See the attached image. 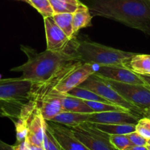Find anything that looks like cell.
Here are the masks:
<instances>
[{"label":"cell","mask_w":150,"mask_h":150,"mask_svg":"<svg viewBox=\"0 0 150 150\" xmlns=\"http://www.w3.org/2000/svg\"><path fill=\"white\" fill-rule=\"evenodd\" d=\"M92 16H101L150 35V0H82Z\"/></svg>","instance_id":"obj_1"},{"label":"cell","mask_w":150,"mask_h":150,"mask_svg":"<svg viewBox=\"0 0 150 150\" xmlns=\"http://www.w3.org/2000/svg\"><path fill=\"white\" fill-rule=\"evenodd\" d=\"M21 49L27 57V61L22 65L13 67L10 70L21 72L22 73L21 77L33 83L48 80L68 63L81 60L75 50L74 40L69 48L61 51L46 49L43 52L38 53L33 48L23 45H21Z\"/></svg>","instance_id":"obj_2"},{"label":"cell","mask_w":150,"mask_h":150,"mask_svg":"<svg viewBox=\"0 0 150 150\" xmlns=\"http://www.w3.org/2000/svg\"><path fill=\"white\" fill-rule=\"evenodd\" d=\"M75 50L83 63L98 66L115 65L130 68V63L136 53L124 51L89 40L74 39Z\"/></svg>","instance_id":"obj_3"},{"label":"cell","mask_w":150,"mask_h":150,"mask_svg":"<svg viewBox=\"0 0 150 150\" xmlns=\"http://www.w3.org/2000/svg\"><path fill=\"white\" fill-rule=\"evenodd\" d=\"M79 86L95 92L111 103L122 107V108L128 110L133 114L139 116L142 118L144 117V114L142 110L126 100L115 89H113L111 86L105 83L103 79L95 76V75H91Z\"/></svg>","instance_id":"obj_4"},{"label":"cell","mask_w":150,"mask_h":150,"mask_svg":"<svg viewBox=\"0 0 150 150\" xmlns=\"http://www.w3.org/2000/svg\"><path fill=\"white\" fill-rule=\"evenodd\" d=\"M78 140L90 150H117L110 142V135L86 122L74 127H69Z\"/></svg>","instance_id":"obj_5"},{"label":"cell","mask_w":150,"mask_h":150,"mask_svg":"<svg viewBox=\"0 0 150 150\" xmlns=\"http://www.w3.org/2000/svg\"><path fill=\"white\" fill-rule=\"evenodd\" d=\"M81 60L71 62L64 66L56 75L42 82H32L30 90V101L36 110H39L41 103L56 86L73 70L83 64Z\"/></svg>","instance_id":"obj_6"},{"label":"cell","mask_w":150,"mask_h":150,"mask_svg":"<svg viewBox=\"0 0 150 150\" xmlns=\"http://www.w3.org/2000/svg\"><path fill=\"white\" fill-rule=\"evenodd\" d=\"M103 79L126 100L142 110L144 114L146 110L150 108V87L147 85L130 84Z\"/></svg>","instance_id":"obj_7"},{"label":"cell","mask_w":150,"mask_h":150,"mask_svg":"<svg viewBox=\"0 0 150 150\" xmlns=\"http://www.w3.org/2000/svg\"><path fill=\"white\" fill-rule=\"evenodd\" d=\"M32 82L21 77L0 81V101L29 99Z\"/></svg>","instance_id":"obj_8"},{"label":"cell","mask_w":150,"mask_h":150,"mask_svg":"<svg viewBox=\"0 0 150 150\" xmlns=\"http://www.w3.org/2000/svg\"><path fill=\"white\" fill-rule=\"evenodd\" d=\"M94 75L102 79L121 83L146 86L141 76L128 67L115 65L98 66V69Z\"/></svg>","instance_id":"obj_9"},{"label":"cell","mask_w":150,"mask_h":150,"mask_svg":"<svg viewBox=\"0 0 150 150\" xmlns=\"http://www.w3.org/2000/svg\"><path fill=\"white\" fill-rule=\"evenodd\" d=\"M46 121V127L63 150H90L76 139L69 127L51 121Z\"/></svg>","instance_id":"obj_10"},{"label":"cell","mask_w":150,"mask_h":150,"mask_svg":"<svg viewBox=\"0 0 150 150\" xmlns=\"http://www.w3.org/2000/svg\"><path fill=\"white\" fill-rule=\"evenodd\" d=\"M47 50L61 51L69 48L71 44L70 39L65 32L56 23L52 17L44 18Z\"/></svg>","instance_id":"obj_11"},{"label":"cell","mask_w":150,"mask_h":150,"mask_svg":"<svg viewBox=\"0 0 150 150\" xmlns=\"http://www.w3.org/2000/svg\"><path fill=\"white\" fill-rule=\"evenodd\" d=\"M142 119L130 111H107L92 113L87 122L91 123L119 125H137Z\"/></svg>","instance_id":"obj_12"},{"label":"cell","mask_w":150,"mask_h":150,"mask_svg":"<svg viewBox=\"0 0 150 150\" xmlns=\"http://www.w3.org/2000/svg\"><path fill=\"white\" fill-rule=\"evenodd\" d=\"M93 65L89 63H83L61 81L56 86L55 89L62 93H67L73 88L79 86L96 71Z\"/></svg>","instance_id":"obj_13"},{"label":"cell","mask_w":150,"mask_h":150,"mask_svg":"<svg viewBox=\"0 0 150 150\" xmlns=\"http://www.w3.org/2000/svg\"><path fill=\"white\" fill-rule=\"evenodd\" d=\"M45 122L40 110H37L29 121L28 133L25 140L26 144L44 148Z\"/></svg>","instance_id":"obj_14"},{"label":"cell","mask_w":150,"mask_h":150,"mask_svg":"<svg viewBox=\"0 0 150 150\" xmlns=\"http://www.w3.org/2000/svg\"><path fill=\"white\" fill-rule=\"evenodd\" d=\"M62 97L63 93L55 89L45 96L39 108L41 114L45 120H51L62 111Z\"/></svg>","instance_id":"obj_15"},{"label":"cell","mask_w":150,"mask_h":150,"mask_svg":"<svg viewBox=\"0 0 150 150\" xmlns=\"http://www.w3.org/2000/svg\"><path fill=\"white\" fill-rule=\"evenodd\" d=\"M90 115L91 114H85V113L62 111L55 117L48 121L54 122L63 125L67 127H74V126L79 125L81 123L87 122Z\"/></svg>","instance_id":"obj_16"},{"label":"cell","mask_w":150,"mask_h":150,"mask_svg":"<svg viewBox=\"0 0 150 150\" xmlns=\"http://www.w3.org/2000/svg\"><path fill=\"white\" fill-rule=\"evenodd\" d=\"M62 106V111L85 113V114L94 113L92 108L85 103L83 100L71 96L66 93H63Z\"/></svg>","instance_id":"obj_17"},{"label":"cell","mask_w":150,"mask_h":150,"mask_svg":"<svg viewBox=\"0 0 150 150\" xmlns=\"http://www.w3.org/2000/svg\"><path fill=\"white\" fill-rule=\"evenodd\" d=\"M92 17L93 16L91 14L87 6L81 3L77 10L73 13V26L75 35L81 29L92 26Z\"/></svg>","instance_id":"obj_18"},{"label":"cell","mask_w":150,"mask_h":150,"mask_svg":"<svg viewBox=\"0 0 150 150\" xmlns=\"http://www.w3.org/2000/svg\"><path fill=\"white\" fill-rule=\"evenodd\" d=\"M96 128L108 135H127L136 130V125L92 123Z\"/></svg>","instance_id":"obj_19"},{"label":"cell","mask_w":150,"mask_h":150,"mask_svg":"<svg viewBox=\"0 0 150 150\" xmlns=\"http://www.w3.org/2000/svg\"><path fill=\"white\" fill-rule=\"evenodd\" d=\"M130 69L139 75H150V55L136 54L132 58Z\"/></svg>","instance_id":"obj_20"},{"label":"cell","mask_w":150,"mask_h":150,"mask_svg":"<svg viewBox=\"0 0 150 150\" xmlns=\"http://www.w3.org/2000/svg\"><path fill=\"white\" fill-rule=\"evenodd\" d=\"M54 21L65 32L66 35L70 38H75V33L73 26V13H57L52 16Z\"/></svg>","instance_id":"obj_21"},{"label":"cell","mask_w":150,"mask_h":150,"mask_svg":"<svg viewBox=\"0 0 150 150\" xmlns=\"http://www.w3.org/2000/svg\"><path fill=\"white\" fill-rule=\"evenodd\" d=\"M67 95H71V96L76 97V98H80V99L83 100H89V101H98V102H103L105 103L113 104L103 98V97L100 96L99 95L96 94L95 92L89 90V89H85V88L81 87V86H77V87L73 88L70 91H69Z\"/></svg>","instance_id":"obj_22"},{"label":"cell","mask_w":150,"mask_h":150,"mask_svg":"<svg viewBox=\"0 0 150 150\" xmlns=\"http://www.w3.org/2000/svg\"><path fill=\"white\" fill-rule=\"evenodd\" d=\"M84 101L92 108L94 113L107 112V111H129L128 110L114 104L105 103L98 102V101Z\"/></svg>","instance_id":"obj_23"},{"label":"cell","mask_w":150,"mask_h":150,"mask_svg":"<svg viewBox=\"0 0 150 150\" xmlns=\"http://www.w3.org/2000/svg\"><path fill=\"white\" fill-rule=\"evenodd\" d=\"M29 4L36 9L43 18L52 17L55 14L49 0H29Z\"/></svg>","instance_id":"obj_24"},{"label":"cell","mask_w":150,"mask_h":150,"mask_svg":"<svg viewBox=\"0 0 150 150\" xmlns=\"http://www.w3.org/2000/svg\"><path fill=\"white\" fill-rule=\"evenodd\" d=\"M54 13H74L80 4H73L62 0H49ZM82 3V2H81Z\"/></svg>","instance_id":"obj_25"},{"label":"cell","mask_w":150,"mask_h":150,"mask_svg":"<svg viewBox=\"0 0 150 150\" xmlns=\"http://www.w3.org/2000/svg\"><path fill=\"white\" fill-rule=\"evenodd\" d=\"M110 142L117 150H125L133 144L127 135H110Z\"/></svg>","instance_id":"obj_26"},{"label":"cell","mask_w":150,"mask_h":150,"mask_svg":"<svg viewBox=\"0 0 150 150\" xmlns=\"http://www.w3.org/2000/svg\"><path fill=\"white\" fill-rule=\"evenodd\" d=\"M28 124L29 122L23 120H18L14 122L16 132V143H21L26 140L28 133Z\"/></svg>","instance_id":"obj_27"},{"label":"cell","mask_w":150,"mask_h":150,"mask_svg":"<svg viewBox=\"0 0 150 150\" xmlns=\"http://www.w3.org/2000/svg\"><path fill=\"white\" fill-rule=\"evenodd\" d=\"M44 149L45 150H61L59 144L54 137L51 132L46 127V122H45V130L44 134L43 141Z\"/></svg>","instance_id":"obj_28"},{"label":"cell","mask_w":150,"mask_h":150,"mask_svg":"<svg viewBox=\"0 0 150 150\" xmlns=\"http://www.w3.org/2000/svg\"><path fill=\"white\" fill-rule=\"evenodd\" d=\"M127 136L130 139L133 145H136V146H146L147 144V139H146L143 136H141L136 131L129 133V134L127 135Z\"/></svg>","instance_id":"obj_29"},{"label":"cell","mask_w":150,"mask_h":150,"mask_svg":"<svg viewBox=\"0 0 150 150\" xmlns=\"http://www.w3.org/2000/svg\"><path fill=\"white\" fill-rule=\"evenodd\" d=\"M136 131L137 132V133H139L141 136H143L144 138L147 139V140L150 139V130L147 128V127H144V126L142 125L139 124V123H138V124L136 125Z\"/></svg>","instance_id":"obj_30"},{"label":"cell","mask_w":150,"mask_h":150,"mask_svg":"<svg viewBox=\"0 0 150 150\" xmlns=\"http://www.w3.org/2000/svg\"><path fill=\"white\" fill-rule=\"evenodd\" d=\"M139 124L142 125H144V127H147V128L150 130V119L144 117V118L141 119V120H139Z\"/></svg>","instance_id":"obj_31"},{"label":"cell","mask_w":150,"mask_h":150,"mask_svg":"<svg viewBox=\"0 0 150 150\" xmlns=\"http://www.w3.org/2000/svg\"><path fill=\"white\" fill-rule=\"evenodd\" d=\"M0 150H13V146L7 144L0 140Z\"/></svg>","instance_id":"obj_32"},{"label":"cell","mask_w":150,"mask_h":150,"mask_svg":"<svg viewBox=\"0 0 150 150\" xmlns=\"http://www.w3.org/2000/svg\"><path fill=\"white\" fill-rule=\"evenodd\" d=\"M125 150H148L146 146H136V145H132L128 146Z\"/></svg>","instance_id":"obj_33"},{"label":"cell","mask_w":150,"mask_h":150,"mask_svg":"<svg viewBox=\"0 0 150 150\" xmlns=\"http://www.w3.org/2000/svg\"><path fill=\"white\" fill-rule=\"evenodd\" d=\"M139 76L143 79L144 81L146 83V84L150 87V75H139Z\"/></svg>","instance_id":"obj_34"},{"label":"cell","mask_w":150,"mask_h":150,"mask_svg":"<svg viewBox=\"0 0 150 150\" xmlns=\"http://www.w3.org/2000/svg\"><path fill=\"white\" fill-rule=\"evenodd\" d=\"M26 146H27L28 150H45L43 147H40V146H35V145L32 144H26Z\"/></svg>","instance_id":"obj_35"},{"label":"cell","mask_w":150,"mask_h":150,"mask_svg":"<svg viewBox=\"0 0 150 150\" xmlns=\"http://www.w3.org/2000/svg\"><path fill=\"white\" fill-rule=\"evenodd\" d=\"M62 1H67V2L71 3V4H81V1L80 0H62Z\"/></svg>","instance_id":"obj_36"},{"label":"cell","mask_w":150,"mask_h":150,"mask_svg":"<svg viewBox=\"0 0 150 150\" xmlns=\"http://www.w3.org/2000/svg\"><path fill=\"white\" fill-rule=\"evenodd\" d=\"M144 117L145 118L150 119V108H149V109L146 110V111H145V112H144Z\"/></svg>","instance_id":"obj_37"},{"label":"cell","mask_w":150,"mask_h":150,"mask_svg":"<svg viewBox=\"0 0 150 150\" xmlns=\"http://www.w3.org/2000/svg\"><path fill=\"white\" fill-rule=\"evenodd\" d=\"M146 147H147L148 150H150V145H149V144H146Z\"/></svg>","instance_id":"obj_38"},{"label":"cell","mask_w":150,"mask_h":150,"mask_svg":"<svg viewBox=\"0 0 150 150\" xmlns=\"http://www.w3.org/2000/svg\"><path fill=\"white\" fill-rule=\"evenodd\" d=\"M147 144H148L150 145V139H149V140H147Z\"/></svg>","instance_id":"obj_39"},{"label":"cell","mask_w":150,"mask_h":150,"mask_svg":"<svg viewBox=\"0 0 150 150\" xmlns=\"http://www.w3.org/2000/svg\"><path fill=\"white\" fill-rule=\"evenodd\" d=\"M18 1H25V2H26V0H18Z\"/></svg>","instance_id":"obj_40"},{"label":"cell","mask_w":150,"mask_h":150,"mask_svg":"<svg viewBox=\"0 0 150 150\" xmlns=\"http://www.w3.org/2000/svg\"><path fill=\"white\" fill-rule=\"evenodd\" d=\"M26 3H28V4H29V0H26Z\"/></svg>","instance_id":"obj_41"},{"label":"cell","mask_w":150,"mask_h":150,"mask_svg":"<svg viewBox=\"0 0 150 150\" xmlns=\"http://www.w3.org/2000/svg\"><path fill=\"white\" fill-rule=\"evenodd\" d=\"M1 80V74H0V81Z\"/></svg>","instance_id":"obj_42"},{"label":"cell","mask_w":150,"mask_h":150,"mask_svg":"<svg viewBox=\"0 0 150 150\" xmlns=\"http://www.w3.org/2000/svg\"><path fill=\"white\" fill-rule=\"evenodd\" d=\"M61 150H63V149H62V148H61Z\"/></svg>","instance_id":"obj_43"}]
</instances>
